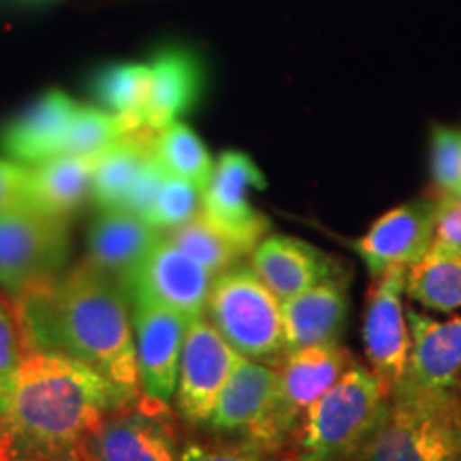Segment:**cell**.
Returning a JSON list of instances; mask_svg holds the SVG:
<instances>
[{
	"label": "cell",
	"instance_id": "cell-1",
	"mask_svg": "<svg viewBox=\"0 0 461 461\" xmlns=\"http://www.w3.org/2000/svg\"><path fill=\"white\" fill-rule=\"evenodd\" d=\"M24 350L71 357L140 397L135 333L115 282L90 263L26 288L15 305Z\"/></svg>",
	"mask_w": 461,
	"mask_h": 461
},
{
	"label": "cell",
	"instance_id": "cell-2",
	"mask_svg": "<svg viewBox=\"0 0 461 461\" xmlns=\"http://www.w3.org/2000/svg\"><path fill=\"white\" fill-rule=\"evenodd\" d=\"M131 400L71 357L24 350L0 412V461H82L86 434Z\"/></svg>",
	"mask_w": 461,
	"mask_h": 461
},
{
	"label": "cell",
	"instance_id": "cell-3",
	"mask_svg": "<svg viewBox=\"0 0 461 461\" xmlns=\"http://www.w3.org/2000/svg\"><path fill=\"white\" fill-rule=\"evenodd\" d=\"M391 402V387L372 367L353 366L303 412L295 431L297 461H357Z\"/></svg>",
	"mask_w": 461,
	"mask_h": 461
},
{
	"label": "cell",
	"instance_id": "cell-4",
	"mask_svg": "<svg viewBox=\"0 0 461 461\" xmlns=\"http://www.w3.org/2000/svg\"><path fill=\"white\" fill-rule=\"evenodd\" d=\"M357 461H461L457 391L395 387L383 423Z\"/></svg>",
	"mask_w": 461,
	"mask_h": 461
},
{
	"label": "cell",
	"instance_id": "cell-5",
	"mask_svg": "<svg viewBox=\"0 0 461 461\" xmlns=\"http://www.w3.org/2000/svg\"><path fill=\"white\" fill-rule=\"evenodd\" d=\"M203 316L241 357L267 361L286 353L282 302L252 267L233 265L216 276Z\"/></svg>",
	"mask_w": 461,
	"mask_h": 461
},
{
	"label": "cell",
	"instance_id": "cell-6",
	"mask_svg": "<svg viewBox=\"0 0 461 461\" xmlns=\"http://www.w3.org/2000/svg\"><path fill=\"white\" fill-rule=\"evenodd\" d=\"M68 255L67 218L17 205L0 212V286L11 295L58 276Z\"/></svg>",
	"mask_w": 461,
	"mask_h": 461
},
{
	"label": "cell",
	"instance_id": "cell-7",
	"mask_svg": "<svg viewBox=\"0 0 461 461\" xmlns=\"http://www.w3.org/2000/svg\"><path fill=\"white\" fill-rule=\"evenodd\" d=\"M140 400L141 395L109 411L86 434L82 461H182V448L163 414L167 403Z\"/></svg>",
	"mask_w": 461,
	"mask_h": 461
},
{
	"label": "cell",
	"instance_id": "cell-8",
	"mask_svg": "<svg viewBox=\"0 0 461 461\" xmlns=\"http://www.w3.org/2000/svg\"><path fill=\"white\" fill-rule=\"evenodd\" d=\"M267 186L263 171L244 152L229 149L214 165L201 193L199 216L241 250L252 252L269 230V221L248 199L252 188Z\"/></svg>",
	"mask_w": 461,
	"mask_h": 461
},
{
	"label": "cell",
	"instance_id": "cell-9",
	"mask_svg": "<svg viewBox=\"0 0 461 461\" xmlns=\"http://www.w3.org/2000/svg\"><path fill=\"white\" fill-rule=\"evenodd\" d=\"M212 282L214 276L203 265L163 235L122 286L132 303H154L194 321L205 314Z\"/></svg>",
	"mask_w": 461,
	"mask_h": 461
},
{
	"label": "cell",
	"instance_id": "cell-10",
	"mask_svg": "<svg viewBox=\"0 0 461 461\" xmlns=\"http://www.w3.org/2000/svg\"><path fill=\"white\" fill-rule=\"evenodd\" d=\"M355 359L338 342L308 346L282 357L276 384L272 431L276 447L295 436L299 420L312 403L330 391Z\"/></svg>",
	"mask_w": 461,
	"mask_h": 461
},
{
	"label": "cell",
	"instance_id": "cell-11",
	"mask_svg": "<svg viewBox=\"0 0 461 461\" xmlns=\"http://www.w3.org/2000/svg\"><path fill=\"white\" fill-rule=\"evenodd\" d=\"M276 384V367L240 357L207 420V428L218 434L240 436L248 448L276 451L278 447L272 431Z\"/></svg>",
	"mask_w": 461,
	"mask_h": 461
},
{
	"label": "cell",
	"instance_id": "cell-12",
	"mask_svg": "<svg viewBox=\"0 0 461 461\" xmlns=\"http://www.w3.org/2000/svg\"><path fill=\"white\" fill-rule=\"evenodd\" d=\"M240 357L205 316L188 322L173 395L188 423L207 425Z\"/></svg>",
	"mask_w": 461,
	"mask_h": 461
},
{
	"label": "cell",
	"instance_id": "cell-13",
	"mask_svg": "<svg viewBox=\"0 0 461 461\" xmlns=\"http://www.w3.org/2000/svg\"><path fill=\"white\" fill-rule=\"evenodd\" d=\"M406 269L393 267L374 278L363 321V346L370 367L378 374L391 391L406 372L411 353V331H408L406 310Z\"/></svg>",
	"mask_w": 461,
	"mask_h": 461
},
{
	"label": "cell",
	"instance_id": "cell-14",
	"mask_svg": "<svg viewBox=\"0 0 461 461\" xmlns=\"http://www.w3.org/2000/svg\"><path fill=\"white\" fill-rule=\"evenodd\" d=\"M132 333L141 393L160 403L176 395L188 319L154 303H132Z\"/></svg>",
	"mask_w": 461,
	"mask_h": 461
},
{
	"label": "cell",
	"instance_id": "cell-15",
	"mask_svg": "<svg viewBox=\"0 0 461 461\" xmlns=\"http://www.w3.org/2000/svg\"><path fill=\"white\" fill-rule=\"evenodd\" d=\"M436 201L419 199L383 214L355 244L374 278L393 267H412L434 244Z\"/></svg>",
	"mask_w": 461,
	"mask_h": 461
},
{
	"label": "cell",
	"instance_id": "cell-16",
	"mask_svg": "<svg viewBox=\"0 0 461 461\" xmlns=\"http://www.w3.org/2000/svg\"><path fill=\"white\" fill-rule=\"evenodd\" d=\"M406 319L411 353L406 372L395 387L455 389L461 376V316L438 321L419 310H408Z\"/></svg>",
	"mask_w": 461,
	"mask_h": 461
},
{
	"label": "cell",
	"instance_id": "cell-17",
	"mask_svg": "<svg viewBox=\"0 0 461 461\" xmlns=\"http://www.w3.org/2000/svg\"><path fill=\"white\" fill-rule=\"evenodd\" d=\"M77 103L60 90H50L15 115L0 131V149L17 165L32 167L62 154Z\"/></svg>",
	"mask_w": 461,
	"mask_h": 461
},
{
	"label": "cell",
	"instance_id": "cell-18",
	"mask_svg": "<svg viewBox=\"0 0 461 461\" xmlns=\"http://www.w3.org/2000/svg\"><path fill=\"white\" fill-rule=\"evenodd\" d=\"M250 255V267L280 302L336 278L331 257L291 235H267Z\"/></svg>",
	"mask_w": 461,
	"mask_h": 461
},
{
	"label": "cell",
	"instance_id": "cell-19",
	"mask_svg": "<svg viewBox=\"0 0 461 461\" xmlns=\"http://www.w3.org/2000/svg\"><path fill=\"white\" fill-rule=\"evenodd\" d=\"M149 71L152 90L143 112V126L163 131L199 101L203 90V65L194 51L171 45L154 54Z\"/></svg>",
	"mask_w": 461,
	"mask_h": 461
},
{
	"label": "cell",
	"instance_id": "cell-20",
	"mask_svg": "<svg viewBox=\"0 0 461 461\" xmlns=\"http://www.w3.org/2000/svg\"><path fill=\"white\" fill-rule=\"evenodd\" d=\"M160 238L163 233L141 216L124 210H103L88 233V263L109 278L124 282Z\"/></svg>",
	"mask_w": 461,
	"mask_h": 461
},
{
	"label": "cell",
	"instance_id": "cell-21",
	"mask_svg": "<svg viewBox=\"0 0 461 461\" xmlns=\"http://www.w3.org/2000/svg\"><path fill=\"white\" fill-rule=\"evenodd\" d=\"M346 310H348V297L339 278L321 282L282 302L286 353L308 346L338 342Z\"/></svg>",
	"mask_w": 461,
	"mask_h": 461
},
{
	"label": "cell",
	"instance_id": "cell-22",
	"mask_svg": "<svg viewBox=\"0 0 461 461\" xmlns=\"http://www.w3.org/2000/svg\"><path fill=\"white\" fill-rule=\"evenodd\" d=\"M95 158L58 154L54 158L28 167L24 205L56 218L73 214L90 193Z\"/></svg>",
	"mask_w": 461,
	"mask_h": 461
},
{
	"label": "cell",
	"instance_id": "cell-23",
	"mask_svg": "<svg viewBox=\"0 0 461 461\" xmlns=\"http://www.w3.org/2000/svg\"><path fill=\"white\" fill-rule=\"evenodd\" d=\"M157 132L141 126L112 143L95 158L90 193L101 210H113L120 205L141 163L154 152Z\"/></svg>",
	"mask_w": 461,
	"mask_h": 461
},
{
	"label": "cell",
	"instance_id": "cell-24",
	"mask_svg": "<svg viewBox=\"0 0 461 461\" xmlns=\"http://www.w3.org/2000/svg\"><path fill=\"white\" fill-rule=\"evenodd\" d=\"M406 293L436 312L461 310V255L438 244L406 269Z\"/></svg>",
	"mask_w": 461,
	"mask_h": 461
},
{
	"label": "cell",
	"instance_id": "cell-25",
	"mask_svg": "<svg viewBox=\"0 0 461 461\" xmlns=\"http://www.w3.org/2000/svg\"><path fill=\"white\" fill-rule=\"evenodd\" d=\"M90 88L105 112L122 115L137 126H143V112L152 90L149 65H140V62L109 65L92 77Z\"/></svg>",
	"mask_w": 461,
	"mask_h": 461
},
{
	"label": "cell",
	"instance_id": "cell-26",
	"mask_svg": "<svg viewBox=\"0 0 461 461\" xmlns=\"http://www.w3.org/2000/svg\"><path fill=\"white\" fill-rule=\"evenodd\" d=\"M154 157L158 158L167 173L193 182L194 186L201 188V193L214 173V163H212L203 141L199 140L197 132L180 120L157 132Z\"/></svg>",
	"mask_w": 461,
	"mask_h": 461
},
{
	"label": "cell",
	"instance_id": "cell-27",
	"mask_svg": "<svg viewBox=\"0 0 461 461\" xmlns=\"http://www.w3.org/2000/svg\"><path fill=\"white\" fill-rule=\"evenodd\" d=\"M141 129L132 120L109 113L105 109L77 105L71 126H68L62 154L75 157H99L103 149L122 140L129 132Z\"/></svg>",
	"mask_w": 461,
	"mask_h": 461
},
{
	"label": "cell",
	"instance_id": "cell-28",
	"mask_svg": "<svg viewBox=\"0 0 461 461\" xmlns=\"http://www.w3.org/2000/svg\"><path fill=\"white\" fill-rule=\"evenodd\" d=\"M165 238L186 252L188 257H193L199 265H203L214 278L233 267L235 261L246 255L241 248L218 233L214 227H210L201 216H194L193 221L171 229Z\"/></svg>",
	"mask_w": 461,
	"mask_h": 461
},
{
	"label": "cell",
	"instance_id": "cell-29",
	"mask_svg": "<svg viewBox=\"0 0 461 461\" xmlns=\"http://www.w3.org/2000/svg\"><path fill=\"white\" fill-rule=\"evenodd\" d=\"M199 212L201 188L194 186L193 182L167 173L163 186L158 190V197L143 221L163 233V230H171L184 222L193 221L194 216H199Z\"/></svg>",
	"mask_w": 461,
	"mask_h": 461
},
{
	"label": "cell",
	"instance_id": "cell-30",
	"mask_svg": "<svg viewBox=\"0 0 461 461\" xmlns=\"http://www.w3.org/2000/svg\"><path fill=\"white\" fill-rule=\"evenodd\" d=\"M431 173L440 194H455L461 190V129L434 126L431 131Z\"/></svg>",
	"mask_w": 461,
	"mask_h": 461
},
{
	"label": "cell",
	"instance_id": "cell-31",
	"mask_svg": "<svg viewBox=\"0 0 461 461\" xmlns=\"http://www.w3.org/2000/svg\"><path fill=\"white\" fill-rule=\"evenodd\" d=\"M22 357H24V344H22L17 316L0 299V412L9 400Z\"/></svg>",
	"mask_w": 461,
	"mask_h": 461
},
{
	"label": "cell",
	"instance_id": "cell-32",
	"mask_svg": "<svg viewBox=\"0 0 461 461\" xmlns=\"http://www.w3.org/2000/svg\"><path fill=\"white\" fill-rule=\"evenodd\" d=\"M167 171L163 165L158 163V158L154 157V152L143 160L140 171L132 177L131 186L126 188L122 201H120L118 207L113 210H124L131 212V214L146 218V214L152 210L154 201L158 197V190L163 186Z\"/></svg>",
	"mask_w": 461,
	"mask_h": 461
},
{
	"label": "cell",
	"instance_id": "cell-33",
	"mask_svg": "<svg viewBox=\"0 0 461 461\" xmlns=\"http://www.w3.org/2000/svg\"><path fill=\"white\" fill-rule=\"evenodd\" d=\"M434 244L461 255V205L448 194L436 199Z\"/></svg>",
	"mask_w": 461,
	"mask_h": 461
},
{
	"label": "cell",
	"instance_id": "cell-34",
	"mask_svg": "<svg viewBox=\"0 0 461 461\" xmlns=\"http://www.w3.org/2000/svg\"><path fill=\"white\" fill-rule=\"evenodd\" d=\"M182 461H293V459H274L269 451H258V448H222V447H205L190 442L182 447ZM297 461V459H295Z\"/></svg>",
	"mask_w": 461,
	"mask_h": 461
},
{
	"label": "cell",
	"instance_id": "cell-35",
	"mask_svg": "<svg viewBox=\"0 0 461 461\" xmlns=\"http://www.w3.org/2000/svg\"><path fill=\"white\" fill-rule=\"evenodd\" d=\"M28 167L17 165L14 160H0V212L24 205Z\"/></svg>",
	"mask_w": 461,
	"mask_h": 461
},
{
	"label": "cell",
	"instance_id": "cell-36",
	"mask_svg": "<svg viewBox=\"0 0 461 461\" xmlns=\"http://www.w3.org/2000/svg\"><path fill=\"white\" fill-rule=\"evenodd\" d=\"M453 199H455V201H457V203L461 205V190H459V193H457V194H455V197H453Z\"/></svg>",
	"mask_w": 461,
	"mask_h": 461
},
{
	"label": "cell",
	"instance_id": "cell-37",
	"mask_svg": "<svg viewBox=\"0 0 461 461\" xmlns=\"http://www.w3.org/2000/svg\"><path fill=\"white\" fill-rule=\"evenodd\" d=\"M459 397H461V393H459Z\"/></svg>",
	"mask_w": 461,
	"mask_h": 461
}]
</instances>
